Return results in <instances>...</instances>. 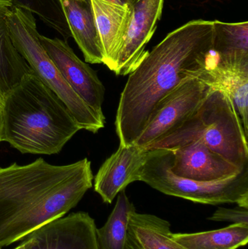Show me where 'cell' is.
<instances>
[{"instance_id":"cell-1","label":"cell","mask_w":248,"mask_h":249,"mask_svg":"<svg viewBox=\"0 0 248 249\" xmlns=\"http://www.w3.org/2000/svg\"><path fill=\"white\" fill-rule=\"evenodd\" d=\"M214 33V21L192 20L147 52L121 93L115 121L119 146L135 144L160 102L205 65Z\"/></svg>"},{"instance_id":"cell-2","label":"cell","mask_w":248,"mask_h":249,"mask_svg":"<svg viewBox=\"0 0 248 249\" xmlns=\"http://www.w3.org/2000/svg\"><path fill=\"white\" fill-rule=\"evenodd\" d=\"M87 158L55 165L42 159L0 167V249L75 208L93 186Z\"/></svg>"},{"instance_id":"cell-3","label":"cell","mask_w":248,"mask_h":249,"mask_svg":"<svg viewBox=\"0 0 248 249\" xmlns=\"http://www.w3.org/2000/svg\"><path fill=\"white\" fill-rule=\"evenodd\" d=\"M1 142L23 154L55 155L80 130L62 101L33 71L4 93Z\"/></svg>"},{"instance_id":"cell-4","label":"cell","mask_w":248,"mask_h":249,"mask_svg":"<svg viewBox=\"0 0 248 249\" xmlns=\"http://www.w3.org/2000/svg\"><path fill=\"white\" fill-rule=\"evenodd\" d=\"M199 142L243 169L248 165V136L230 96L211 89L196 112L182 125L147 147L173 149Z\"/></svg>"},{"instance_id":"cell-5","label":"cell","mask_w":248,"mask_h":249,"mask_svg":"<svg viewBox=\"0 0 248 249\" xmlns=\"http://www.w3.org/2000/svg\"><path fill=\"white\" fill-rule=\"evenodd\" d=\"M7 26L17 52L35 75L66 106L80 130L96 133L103 128V114L93 110L70 87L47 53L39 38L34 15L13 5L7 15Z\"/></svg>"},{"instance_id":"cell-6","label":"cell","mask_w":248,"mask_h":249,"mask_svg":"<svg viewBox=\"0 0 248 249\" xmlns=\"http://www.w3.org/2000/svg\"><path fill=\"white\" fill-rule=\"evenodd\" d=\"M172 149H149L140 181L167 196L207 205L236 203L248 209V165L223 180L198 181L181 178L170 170Z\"/></svg>"},{"instance_id":"cell-7","label":"cell","mask_w":248,"mask_h":249,"mask_svg":"<svg viewBox=\"0 0 248 249\" xmlns=\"http://www.w3.org/2000/svg\"><path fill=\"white\" fill-rule=\"evenodd\" d=\"M211 89L198 79L183 82L160 102L134 145L147 149L178 128L196 112Z\"/></svg>"},{"instance_id":"cell-8","label":"cell","mask_w":248,"mask_h":249,"mask_svg":"<svg viewBox=\"0 0 248 249\" xmlns=\"http://www.w3.org/2000/svg\"><path fill=\"white\" fill-rule=\"evenodd\" d=\"M41 42L64 80L93 110L103 114L105 88L96 71L83 62L68 42L39 35Z\"/></svg>"},{"instance_id":"cell-9","label":"cell","mask_w":248,"mask_h":249,"mask_svg":"<svg viewBox=\"0 0 248 249\" xmlns=\"http://www.w3.org/2000/svg\"><path fill=\"white\" fill-rule=\"evenodd\" d=\"M165 0H131V16L118 58L115 74H130L147 53V44L151 40L161 18Z\"/></svg>"},{"instance_id":"cell-10","label":"cell","mask_w":248,"mask_h":249,"mask_svg":"<svg viewBox=\"0 0 248 249\" xmlns=\"http://www.w3.org/2000/svg\"><path fill=\"white\" fill-rule=\"evenodd\" d=\"M195 78L230 96L248 136V57L221 59L211 50L206 64L195 71Z\"/></svg>"},{"instance_id":"cell-11","label":"cell","mask_w":248,"mask_h":249,"mask_svg":"<svg viewBox=\"0 0 248 249\" xmlns=\"http://www.w3.org/2000/svg\"><path fill=\"white\" fill-rule=\"evenodd\" d=\"M96 230L94 219L87 212L71 213L29 234L30 249H99Z\"/></svg>"},{"instance_id":"cell-12","label":"cell","mask_w":248,"mask_h":249,"mask_svg":"<svg viewBox=\"0 0 248 249\" xmlns=\"http://www.w3.org/2000/svg\"><path fill=\"white\" fill-rule=\"evenodd\" d=\"M170 170L186 179L213 181L225 179L242 170L210 149L205 143L192 142L172 149Z\"/></svg>"},{"instance_id":"cell-13","label":"cell","mask_w":248,"mask_h":249,"mask_svg":"<svg viewBox=\"0 0 248 249\" xmlns=\"http://www.w3.org/2000/svg\"><path fill=\"white\" fill-rule=\"evenodd\" d=\"M148 149L132 145L119 146L103 162L94 178V190L104 203H112L115 197L131 183L140 181Z\"/></svg>"},{"instance_id":"cell-14","label":"cell","mask_w":248,"mask_h":249,"mask_svg":"<svg viewBox=\"0 0 248 249\" xmlns=\"http://www.w3.org/2000/svg\"><path fill=\"white\" fill-rule=\"evenodd\" d=\"M103 55V64L115 72L129 23L131 8L106 0H90Z\"/></svg>"},{"instance_id":"cell-15","label":"cell","mask_w":248,"mask_h":249,"mask_svg":"<svg viewBox=\"0 0 248 249\" xmlns=\"http://www.w3.org/2000/svg\"><path fill=\"white\" fill-rule=\"evenodd\" d=\"M71 36L86 62L103 64V55L90 0H58Z\"/></svg>"},{"instance_id":"cell-16","label":"cell","mask_w":248,"mask_h":249,"mask_svg":"<svg viewBox=\"0 0 248 249\" xmlns=\"http://www.w3.org/2000/svg\"><path fill=\"white\" fill-rule=\"evenodd\" d=\"M128 249H186L174 239L165 219L149 213H132L128 226Z\"/></svg>"},{"instance_id":"cell-17","label":"cell","mask_w":248,"mask_h":249,"mask_svg":"<svg viewBox=\"0 0 248 249\" xmlns=\"http://www.w3.org/2000/svg\"><path fill=\"white\" fill-rule=\"evenodd\" d=\"M13 6L12 0H0V88L3 93L32 71L16 50L9 32L7 15Z\"/></svg>"},{"instance_id":"cell-18","label":"cell","mask_w":248,"mask_h":249,"mask_svg":"<svg viewBox=\"0 0 248 249\" xmlns=\"http://www.w3.org/2000/svg\"><path fill=\"white\" fill-rule=\"evenodd\" d=\"M186 249H237L248 242V225H231L222 229L194 233H173Z\"/></svg>"},{"instance_id":"cell-19","label":"cell","mask_w":248,"mask_h":249,"mask_svg":"<svg viewBox=\"0 0 248 249\" xmlns=\"http://www.w3.org/2000/svg\"><path fill=\"white\" fill-rule=\"evenodd\" d=\"M117 200L105 225L96 230L99 249H128V226L135 206L122 190L117 195Z\"/></svg>"},{"instance_id":"cell-20","label":"cell","mask_w":248,"mask_h":249,"mask_svg":"<svg viewBox=\"0 0 248 249\" xmlns=\"http://www.w3.org/2000/svg\"><path fill=\"white\" fill-rule=\"evenodd\" d=\"M13 5L36 15L45 25L58 32L64 40L71 35L58 0H12Z\"/></svg>"},{"instance_id":"cell-21","label":"cell","mask_w":248,"mask_h":249,"mask_svg":"<svg viewBox=\"0 0 248 249\" xmlns=\"http://www.w3.org/2000/svg\"><path fill=\"white\" fill-rule=\"evenodd\" d=\"M208 219L214 222H231V225H248V209L240 206L231 209L219 207Z\"/></svg>"},{"instance_id":"cell-22","label":"cell","mask_w":248,"mask_h":249,"mask_svg":"<svg viewBox=\"0 0 248 249\" xmlns=\"http://www.w3.org/2000/svg\"><path fill=\"white\" fill-rule=\"evenodd\" d=\"M32 238L27 236L23 240V242L14 249H30L32 246Z\"/></svg>"},{"instance_id":"cell-23","label":"cell","mask_w":248,"mask_h":249,"mask_svg":"<svg viewBox=\"0 0 248 249\" xmlns=\"http://www.w3.org/2000/svg\"><path fill=\"white\" fill-rule=\"evenodd\" d=\"M106 1H111V2L115 3V4H120V5H128V0H106Z\"/></svg>"},{"instance_id":"cell-24","label":"cell","mask_w":248,"mask_h":249,"mask_svg":"<svg viewBox=\"0 0 248 249\" xmlns=\"http://www.w3.org/2000/svg\"><path fill=\"white\" fill-rule=\"evenodd\" d=\"M3 99H4V93L1 91V88H0V109L2 106Z\"/></svg>"},{"instance_id":"cell-25","label":"cell","mask_w":248,"mask_h":249,"mask_svg":"<svg viewBox=\"0 0 248 249\" xmlns=\"http://www.w3.org/2000/svg\"><path fill=\"white\" fill-rule=\"evenodd\" d=\"M0 135H1V111H0ZM1 142V140H0Z\"/></svg>"},{"instance_id":"cell-26","label":"cell","mask_w":248,"mask_h":249,"mask_svg":"<svg viewBox=\"0 0 248 249\" xmlns=\"http://www.w3.org/2000/svg\"><path fill=\"white\" fill-rule=\"evenodd\" d=\"M131 0H128V4H129L130 1H131Z\"/></svg>"},{"instance_id":"cell-27","label":"cell","mask_w":248,"mask_h":249,"mask_svg":"<svg viewBox=\"0 0 248 249\" xmlns=\"http://www.w3.org/2000/svg\"></svg>"}]
</instances>
